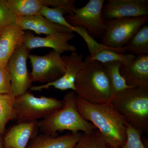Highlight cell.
I'll use <instances>...</instances> for the list:
<instances>
[{
    "label": "cell",
    "mask_w": 148,
    "mask_h": 148,
    "mask_svg": "<svg viewBox=\"0 0 148 148\" xmlns=\"http://www.w3.org/2000/svg\"><path fill=\"white\" fill-rule=\"evenodd\" d=\"M74 148H113L97 129L88 133H82Z\"/></svg>",
    "instance_id": "obj_23"
},
{
    "label": "cell",
    "mask_w": 148,
    "mask_h": 148,
    "mask_svg": "<svg viewBox=\"0 0 148 148\" xmlns=\"http://www.w3.org/2000/svg\"><path fill=\"white\" fill-rule=\"evenodd\" d=\"M76 96L73 90L66 93L62 108L38 121L39 130L42 133L53 136L58 131L63 130H69L74 133L80 131L88 133L96 129L95 126L84 119L77 110Z\"/></svg>",
    "instance_id": "obj_3"
},
{
    "label": "cell",
    "mask_w": 148,
    "mask_h": 148,
    "mask_svg": "<svg viewBox=\"0 0 148 148\" xmlns=\"http://www.w3.org/2000/svg\"><path fill=\"white\" fill-rule=\"evenodd\" d=\"M148 15V0H108L102 10L104 20Z\"/></svg>",
    "instance_id": "obj_10"
},
{
    "label": "cell",
    "mask_w": 148,
    "mask_h": 148,
    "mask_svg": "<svg viewBox=\"0 0 148 148\" xmlns=\"http://www.w3.org/2000/svg\"><path fill=\"white\" fill-rule=\"evenodd\" d=\"M62 59L66 66V71L60 78L53 82L41 85L32 86V91H40L49 88L54 87L61 90H71L75 91V83L78 74L84 66L83 56L76 52H72L69 55H63Z\"/></svg>",
    "instance_id": "obj_11"
},
{
    "label": "cell",
    "mask_w": 148,
    "mask_h": 148,
    "mask_svg": "<svg viewBox=\"0 0 148 148\" xmlns=\"http://www.w3.org/2000/svg\"><path fill=\"white\" fill-rule=\"evenodd\" d=\"M0 93H11L10 77L7 67L0 66Z\"/></svg>",
    "instance_id": "obj_27"
},
{
    "label": "cell",
    "mask_w": 148,
    "mask_h": 148,
    "mask_svg": "<svg viewBox=\"0 0 148 148\" xmlns=\"http://www.w3.org/2000/svg\"><path fill=\"white\" fill-rule=\"evenodd\" d=\"M8 5L16 16L25 17L40 14L43 0H7Z\"/></svg>",
    "instance_id": "obj_19"
},
{
    "label": "cell",
    "mask_w": 148,
    "mask_h": 148,
    "mask_svg": "<svg viewBox=\"0 0 148 148\" xmlns=\"http://www.w3.org/2000/svg\"><path fill=\"white\" fill-rule=\"evenodd\" d=\"M29 51L23 44L11 57L7 66L10 77L11 93L15 97L24 94L32 87L31 74L27 64Z\"/></svg>",
    "instance_id": "obj_9"
},
{
    "label": "cell",
    "mask_w": 148,
    "mask_h": 148,
    "mask_svg": "<svg viewBox=\"0 0 148 148\" xmlns=\"http://www.w3.org/2000/svg\"><path fill=\"white\" fill-rule=\"evenodd\" d=\"M75 105L81 115L95 126L112 147L119 148L125 144L128 123L111 103H92L77 95Z\"/></svg>",
    "instance_id": "obj_1"
},
{
    "label": "cell",
    "mask_w": 148,
    "mask_h": 148,
    "mask_svg": "<svg viewBox=\"0 0 148 148\" xmlns=\"http://www.w3.org/2000/svg\"><path fill=\"white\" fill-rule=\"evenodd\" d=\"M73 33H58L46 37L36 36L30 32H25L24 44L29 50L37 48L47 47L61 54L65 52H76V47L69 43L75 38Z\"/></svg>",
    "instance_id": "obj_12"
},
{
    "label": "cell",
    "mask_w": 148,
    "mask_h": 148,
    "mask_svg": "<svg viewBox=\"0 0 148 148\" xmlns=\"http://www.w3.org/2000/svg\"><path fill=\"white\" fill-rule=\"evenodd\" d=\"M124 53L123 47L114 48L109 47L98 50L88 57L90 60L99 61L102 64L119 61L121 62L123 65L126 66L130 64L136 56L132 54H124Z\"/></svg>",
    "instance_id": "obj_18"
},
{
    "label": "cell",
    "mask_w": 148,
    "mask_h": 148,
    "mask_svg": "<svg viewBox=\"0 0 148 148\" xmlns=\"http://www.w3.org/2000/svg\"><path fill=\"white\" fill-rule=\"evenodd\" d=\"M110 82L114 96L124 90L132 88L127 85L120 73V69L122 64L119 61L103 64Z\"/></svg>",
    "instance_id": "obj_21"
},
{
    "label": "cell",
    "mask_w": 148,
    "mask_h": 148,
    "mask_svg": "<svg viewBox=\"0 0 148 148\" xmlns=\"http://www.w3.org/2000/svg\"><path fill=\"white\" fill-rule=\"evenodd\" d=\"M82 133L71 134L55 137L41 133L31 139L26 148H74L81 137Z\"/></svg>",
    "instance_id": "obj_17"
},
{
    "label": "cell",
    "mask_w": 148,
    "mask_h": 148,
    "mask_svg": "<svg viewBox=\"0 0 148 148\" xmlns=\"http://www.w3.org/2000/svg\"><path fill=\"white\" fill-rule=\"evenodd\" d=\"M38 121L17 123L5 135L4 148H26L31 139L38 135Z\"/></svg>",
    "instance_id": "obj_15"
},
{
    "label": "cell",
    "mask_w": 148,
    "mask_h": 148,
    "mask_svg": "<svg viewBox=\"0 0 148 148\" xmlns=\"http://www.w3.org/2000/svg\"><path fill=\"white\" fill-rule=\"evenodd\" d=\"M104 0H90L81 8L75 9L71 14L65 15L67 21L74 27L84 28L91 36L103 38L106 24L102 17Z\"/></svg>",
    "instance_id": "obj_7"
},
{
    "label": "cell",
    "mask_w": 148,
    "mask_h": 148,
    "mask_svg": "<svg viewBox=\"0 0 148 148\" xmlns=\"http://www.w3.org/2000/svg\"><path fill=\"white\" fill-rule=\"evenodd\" d=\"M64 102L51 97H38L27 91L15 97L14 110L17 123L38 121L63 107Z\"/></svg>",
    "instance_id": "obj_5"
},
{
    "label": "cell",
    "mask_w": 148,
    "mask_h": 148,
    "mask_svg": "<svg viewBox=\"0 0 148 148\" xmlns=\"http://www.w3.org/2000/svg\"><path fill=\"white\" fill-rule=\"evenodd\" d=\"M40 14L51 23L66 27L74 32L75 27L71 26L66 20L64 15L68 14V13L64 9L43 6Z\"/></svg>",
    "instance_id": "obj_24"
},
{
    "label": "cell",
    "mask_w": 148,
    "mask_h": 148,
    "mask_svg": "<svg viewBox=\"0 0 148 148\" xmlns=\"http://www.w3.org/2000/svg\"><path fill=\"white\" fill-rule=\"evenodd\" d=\"M120 73L129 86L148 87V54L138 55L129 65H122Z\"/></svg>",
    "instance_id": "obj_14"
},
{
    "label": "cell",
    "mask_w": 148,
    "mask_h": 148,
    "mask_svg": "<svg viewBox=\"0 0 148 148\" xmlns=\"http://www.w3.org/2000/svg\"><path fill=\"white\" fill-rule=\"evenodd\" d=\"M24 34L16 24L0 30V66L7 67L11 57L24 43Z\"/></svg>",
    "instance_id": "obj_13"
},
{
    "label": "cell",
    "mask_w": 148,
    "mask_h": 148,
    "mask_svg": "<svg viewBox=\"0 0 148 148\" xmlns=\"http://www.w3.org/2000/svg\"><path fill=\"white\" fill-rule=\"evenodd\" d=\"M78 74L75 92L78 97L95 104L111 103L114 97L110 82L103 64L86 58Z\"/></svg>",
    "instance_id": "obj_2"
},
{
    "label": "cell",
    "mask_w": 148,
    "mask_h": 148,
    "mask_svg": "<svg viewBox=\"0 0 148 148\" xmlns=\"http://www.w3.org/2000/svg\"><path fill=\"white\" fill-rule=\"evenodd\" d=\"M0 148H4L3 147L2 142L1 140V135H0Z\"/></svg>",
    "instance_id": "obj_28"
},
{
    "label": "cell",
    "mask_w": 148,
    "mask_h": 148,
    "mask_svg": "<svg viewBox=\"0 0 148 148\" xmlns=\"http://www.w3.org/2000/svg\"><path fill=\"white\" fill-rule=\"evenodd\" d=\"M15 24L23 31L29 30L40 35H47L58 33H73L71 29L51 23L40 14L19 17L16 16Z\"/></svg>",
    "instance_id": "obj_16"
},
{
    "label": "cell",
    "mask_w": 148,
    "mask_h": 148,
    "mask_svg": "<svg viewBox=\"0 0 148 148\" xmlns=\"http://www.w3.org/2000/svg\"><path fill=\"white\" fill-rule=\"evenodd\" d=\"M15 97L12 93H0V135L5 131L10 121L16 120L14 103Z\"/></svg>",
    "instance_id": "obj_20"
},
{
    "label": "cell",
    "mask_w": 148,
    "mask_h": 148,
    "mask_svg": "<svg viewBox=\"0 0 148 148\" xmlns=\"http://www.w3.org/2000/svg\"><path fill=\"white\" fill-rule=\"evenodd\" d=\"M32 66V82H53L60 78L66 71V66L61 54L52 50L46 55L29 54Z\"/></svg>",
    "instance_id": "obj_8"
},
{
    "label": "cell",
    "mask_w": 148,
    "mask_h": 148,
    "mask_svg": "<svg viewBox=\"0 0 148 148\" xmlns=\"http://www.w3.org/2000/svg\"><path fill=\"white\" fill-rule=\"evenodd\" d=\"M148 20V16L104 20L106 30L101 44L114 48L124 47Z\"/></svg>",
    "instance_id": "obj_6"
},
{
    "label": "cell",
    "mask_w": 148,
    "mask_h": 148,
    "mask_svg": "<svg viewBox=\"0 0 148 148\" xmlns=\"http://www.w3.org/2000/svg\"><path fill=\"white\" fill-rule=\"evenodd\" d=\"M16 16L9 8L6 0H0V30L15 24Z\"/></svg>",
    "instance_id": "obj_26"
},
{
    "label": "cell",
    "mask_w": 148,
    "mask_h": 148,
    "mask_svg": "<svg viewBox=\"0 0 148 148\" xmlns=\"http://www.w3.org/2000/svg\"><path fill=\"white\" fill-rule=\"evenodd\" d=\"M111 104L141 133L148 130V87H132L114 96Z\"/></svg>",
    "instance_id": "obj_4"
},
{
    "label": "cell",
    "mask_w": 148,
    "mask_h": 148,
    "mask_svg": "<svg viewBox=\"0 0 148 148\" xmlns=\"http://www.w3.org/2000/svg\"><path fill=\"white\" fill-rule=\"evenodd\" d=\"M123 48L125 52L130 51L138 55L148 54V24H145L141 27Z\"/></svg>",
    "instance_id": "obj_22"
},
{
    "label": "cell",
    "mask_w": 148,
    "mask_h": 148,
    "mask_svg": "<svg viewBox=\"0 0 148 148\" xmlns=\"http://www.w3.org/2000/svg\"><path fill=\"white\" fill-rule=\"evenodd\" d=\"M127 140L125 144L119 148H147L141 139V133L129 124H127Z\"/></svg>",
    "instance_id": "obj_25"
}]
</instances>
